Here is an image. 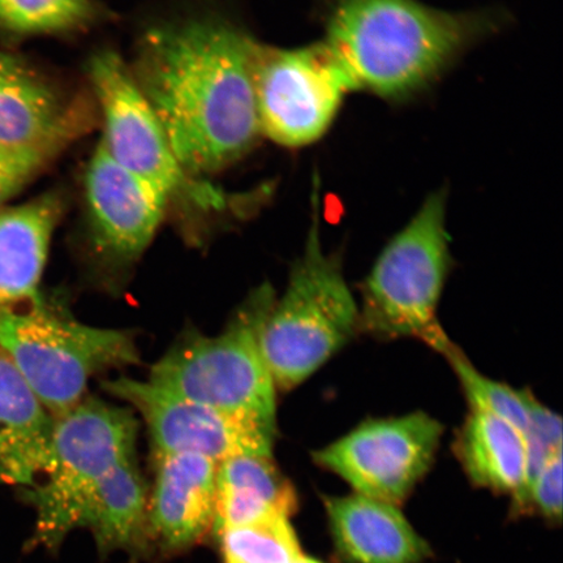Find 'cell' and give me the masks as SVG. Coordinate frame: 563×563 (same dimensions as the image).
Returning a JSON list of instances; mask_svg holds the SVG:
<instances>
[{
	"mask_svg": "<svg viewBox=\"0 0 563 563\" xmlns=\"http://www.w3.org/2000/svg\"><path fill=\"white\" fill-rule=\"evenodd\" d=\"M298 510L294 485L273 456L244 455L218 464L213 531L271 518H290Z\"/></svg>",
	"mask_w": 563,
	"mask_h": 563,
	"instance_id": "obj_18",
	"label": "cell"
},
{
	"mask_svg": "<svg viewBox=\"0 0 563 563\" xmlns=\"http://www.w3.org/2000/svg\"><path fill=\"white\" fill-rule=\"evenodd\" d=\"M488 12H448L419 0H325L323 40L355 89L398 101L431 86L496 30Z\"/></svg>",
	"mask_w": 563,
	"mask_h": 563,
	"instance_id": "obj_2",
	"label": "cell"
},
{
	"mask_svg": "<svg viewBox=\"0 0 563 563\" xmlns=\"http://www.w3.org/2000/svg\"><path fill=\"white\" fill-rule=\"evenodd\" d=\"M0 350L54 419L86 398L91 377L139 362L132 334L76 321L42 298L0 311Z\"/></svg>",
	"mask_w": 563,
	"mask_h": 563,
	"instance_id": "obj_6",
	"label": "cell"
},
{
	"mask_svg": "<svg viewBox=\"0 0 563 563\" xmlns=\"http://www.w3.org/2000/svg\"><path fill=\"white\" fill-rule=\"evenodd\" d=\"M137 420L129 408L95 398L55 419L47 466L40 481L21 490L35 510L31 548H58L76 528L89 493L119 464L135 457Z\"/></svg>",
	"mask_w": 563,
	"mask_h": 563,
	"instance_id": "obj_7",
	"label": "cell"
},
{
	"mask_svg": "<svg viewBox=\"0 0 563 563\" xmlns=\"http://www.w3.org/2000/svg\"><path fill=\"white\" fill-rule=\"evenodd\" d=\"M312 227L295 262L285 294L274 301L263 350L278 390L307 382L361 333L358 302L338 253L322 250L314 186Z\"/></svg>",
	"mask_w": 563,
	"mask_h": 563,
	"instance_id": "obj_4",
	"label": "cell"
},
{
	"mask_svg": "<svg viewBox=\"0 0 563 563\" xmlns=\"http://www.w3.org/2000/svg\"><path fill=\"white\" fill-rule=\"evenodd\" d=\"M253 88L262 136L286 147L320 140L355 90L350 76L325 42L278 48L258 42Z\"/></svg>",
	"mask_w": 563,
	"mask_h": 563,
	"instance_id": "obj_9",
	"label": "cell"
},
{
	"mask_svg": "<svg viewBox=\"0 0 563 563\" xmlns=\"http://www.w3.org/2000/svg\"><path fill=\"white\" fill-rule=\"evenodd\" d=\"M292 563H323V562L320 560H316L313 558H307V555H300V558L295 560Z\"/></svg>",
	"mask_w": 563,
	"mask_h": 563,
	"instance_id": "obj_26",
	"label": "cell"
},
{
	"mask_svg": "<svg viewBox=\"0 0 563 563\" xmlns=\"http://www.w3.org/2000/svg\"><path fill=\"white\" fill-rule=\"evenodd\" d=\"M446 189L435 191L394 235L364 279L361 333L427 343L442 329L438 309L452 266Z\"/></svg>",
	"mask_w": 563,
	"mask_h": 563,
	"instance_id": "obj_5",
	"label": "cell"
},
{
	"mask_svg": "<svg viewBox=\"0 0 563 563\" xmlns=\"http://www.w3.org/2000/svg\"><path fill=\"white\" fill-rule=\"evenodd\" d=\"M442 434L441 422L422 411L369 419L312 457L357 495L398 505L431 468Z\"/></svg>",
	"mask_w": 563,
	"mask_h": 563,
	"instance_id": "obj_10",
	"label": "cell"
},
{
	"mask_svg": "<svg viewBox=\"0 0 563 563\" xmlns=\"http://www.w3.org/2000/svg\"><path fill=\"white\" fill-rule=\"evenodd\" d=\"M217 468L200 455H157L147 523L166 551L192 547L213 530Z\"/></svg>",
	"mask_w": 563,
	"mask_h": 563,
	"instance_id": "obj_14",
	"label": "cell"
},
{
	"mask_svg": "<svg viewBox=\"0 0 563 563\" xmlns=\"http://www.w3.org/2000/svg\"><path fill=\"white\" fill-rule=\"evenodd\" d=\"M224 563H292L301 555L288 518L231 527L218 534Z\"/></svg>",
	"mask_w": 563,
	"mask_h": 563,
	"instance_id": "obj_23",
	"label": "cell"
},
{
	"mask_svg": "<svg viewBox=\"0 0 563 563\" xmlns=\"http://www.w3.org/2000/svg\"><path fill=\"white\" fill-rule=\"evenodd\" d=\"M104 16L98 0H0V30L18 35L84 33Z\"/></svg>",
	"mask_w": 563,
	"mask_h": 563,
	"instance_id": "obj_22",
	"label": "cell"
},
{
	"mask_svg": "<svg viewBox=\"0 0 563 563\" xmlns=\"http://www.w3.org/2000/svg\"><path fill=\"white\" fill-rule=\"evenodd\" d=\"M84 195L90 243L112 264L143 255L170 208L156 189L119 165L102 140L84 175Z\"/></svg>",
	"mask_w": 563,
	"mask_h": 563,
	"instance_id": "obj_12",
	"label": "cell"
},
{
	"mask_svg": "<svg viewBox=\"0 0 563 563\" xmlns=\"http://www.w3.org/2000/svg\"><path fill=\"white\" fill-rule=\"evenodd\" d=\"M65 209V196L56 191L0 209V311L41 298L42 274Z\"/></svg>",
	"mask_w": 563,
	"mask_h": 563,
	"instance_id": "obj_16",
	"label": "cell"
},
{
	"mask_svg": "<svg viewBox=\"0 0 563 563\" xmlns=\"http://www.w3.org/2000/svg\"><path fill=\"white\" fill-rule=\"evenodd\" d=\"M96 111L87 96L67 95L26 63L0 52V145L60 154L89 131Z\"/></svg>",
	"mask_w": 563,
	"mask_h": 563,
	"instance_id": "obj_13",
	"label": "cell"
},
{
	"mask_svg": "<svg viewBox=\"0 0 563 563\" xmlns=\"http://www.w3.org/2000/svg\"><path fill=\"white\" fill-rule=\"evenodd\" d=\"M257 44L217 13L159 21L137 38L126 66L195 178L227 172L262 137L253 88Z\"/></svg>",
	"mask_w": 563,
	"mask_h": 563,
	"instance_id": "obj_1",
	"label": "cell"
},
{
	"mask_svg": "<svg viewBox=\"0 0 563 563\" xmlns=\"http://www.w3.org/2000/svg\"><path fill=\"white\" fill-rule=\"evenodd\" d=\"M58 156V153L51 151L0 145V209Z\"/></svg>",
	"mask_w": 563,
	"mask_h": 563,
	"instance_id": "obj_24",
	"label": "cell"
},
{
	"mask_svg": "<svg viewBox=\"0 0 563 563\" xmlns=\"http://www.w3.org/2000/svg\"><path fill=\"white\" fill-rule=\"evenodd\" d=\"M147 525L146 490L135 457L106 475L84 501L76 528L93 533L102 553L139 551Z\"/></svg>",
	"mask_w": 563,
	"mask_h": 563,
	"instance_id": "obj_20",
	"label": "cell"
},
{
	"mask_svg": "<svg viewBox=\"0 0 563 563\" xmlns=\"http://www.w3.org/2000/svg\"><path fill=\"white\" fill-rule=\"evenodd\" d=\"M87 73L97 110L103 119L101 140L111 157L156 189L168 207L187 203L200 209H220L224 196L181 166L122 56L111 51L98 52L88 62Z\"/></svg>",
	"mask_w": 563,
	"mask_h": 563,
	"instance_id": "obj_8",
	"label": "cell"
},
{
	"mask_svg": "<svg viewBox=\"0 0 563 563\" xmlns=\"http://www.w3.org/2000/svg\"><path fill=\"white\" fill-rule=\"evenodd\" d=\"M426 344L446 358L468 400L470 410L493 415L508 421L523 434L527 432L530 426V391L512 389L483 375L443 329Z\"/></svg>",
	"mask_w": 563,
	"mask_h": 563,
	"instance_id": "obj_21",
	"label": "cell"
},
{
	"mask_svg": "<svg viewBox=\"0 0 563 563\" xmlns=\"http://www.w3.org/2000/svg\"><path fill=\"white\" fill-rule=\"evenodd\" d=\"M334 547L346 563H420L431 548L397 505L362 495L325 497Z\"/></svg>",
	"mask_w": 563,
	"mask_h": 563,
	"instance_id": "obj_15",
	"label": "cell"
},
{
	"mask_svg": "<svg viewBox=\"0 0 563 563\" xmlns=\"http://www.w3.org/2000/svg\"><path fill=\"white\" fill-rule=\"evenodd\" d=\"M276 292L260 286L221 334H188L153 365L147 382L277 433V385L263 350Z\"/></svg>",
	"mask_w": 563,
	"mask_h": 563,
	"instance_id": "obj_3",
	"label": "cell"
},
{
	"mask_svg": "<svg viewBox=\"0 0 563 563\" xmlns=\"http://www.w3.org/2000/svg\"><path fill=\"white\" fill-rule=\"evenodd\" d=\"M526 511H539L553 522L562 516V452L553 454L528 490Z\"/></svg>",
	"mask_w": 563,
	"mask_h": 563,
	"instance_id": "obj_25",
	"label": "cell"
},
{
	"mask_svg": "<svg viewBox=\"0 0 563 563\" xmlns=\"http://www.w3.org/2000/svg\"><path fill=\"white\" fill-rule=\"evenodd\" d=\"M55 419L0 350V485L30 489L51 453Z\"/></svg>",
	"mask_w": 563,
	"mask_h": 563,
	"instance_id": "obj_17",
	"label": "cell"
},
{
	"mask_svg": "<svg viewBox=\"0 0 563 563\" xmlns=\"http://www.w3.org/2000/svg\"><path fill=\"white\" fill-rule=\"evenodd\" d=\"M145 421L157 455L195 454L220 464L244 455L273 456L276 434L250 420L175 396L129 377L103 384Z\"/></svg>",
	"mask_w": 563,
	"mask_h": 563,
	"instance_id": "obj_11",
	"label": "cell"
},
{
	"mask_svg": "<svg viewBox=\"0 0 563 563\" xmlns=\"http://www.w3.org/2000/svg\"><path fill=\"white\" fill-rule=\"evenodd\" d=\"M454 450L457 461L477 487L522 496L527 478L523 433L493 415L470 410Z\"/></svg>",
	"mask_w": 563,
	"mask_h": 563,
	"instance_id": "obj_19",
	"label": "cell"
}]
</instances>
